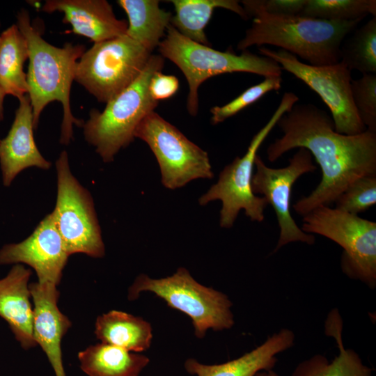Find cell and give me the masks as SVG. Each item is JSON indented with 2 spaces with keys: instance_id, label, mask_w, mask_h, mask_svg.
I'll return each mask as SVG.
<instances>
[{
  "instance_id": "cell-1",
  "label": "cell",
  "mask_w": 376,
  "mask_h": 376,
  "mask_svg": "<svg viewBox=\"0 0 376 376\" xmlns=\"http://www.w3.org/2000/svg\"><path fill=\"white\" fill-rule=\"evenodd\" d=\"M276 125L283 135L268 146L269 162L303 148L321 169L317 187L293 205L302 217L318 207L329 206L356 179L376 174V132L366 130L355 135L338 133L331 116L311 103L295 104Z\"/></svg>"
},
{
  "instance_id": "cell-2",
  "label": "cell",
  "mask_w": 376,
  "mask_h": 376,
  "mask_svg": "<svg viewBox=\"0 0 376 376\" xmlns=\"http://www.w3.org/2000/svg\"><path fill=\"white\" fill-rule=\"evenodd\" d=\"M16 24L26 38L29 47L26 80L33 128L36 129L45 107L53 101H59L63 110L60 142L68 145L73 137L72 125L84 124L82 120L73 116L70 97L76 65L86 51L85 46L66 42L58 47L49 44L31 23L29 14L24 9L17 13Z\"/></svg>"
},
{
  "instance_id": "cell-3",
  "label": "cell",
  "mask_w": 376,
  "mask_h": 376,
  "mask_svg": "<svg viewBox=\"0 0 376 376\" xmlns=\"http://www.w3.org/2000/svg\"><path fill=\"white\" fill-rule=\"evenodd\" d=\"M362 20L333 21L299 15L259 13L253 17L237 49L269 45L298 56L312 65H333L340 60L343 40Z\"/></svg>"
},
{
  "instance_id": "cell-4",
  "label": "cell",
  "mask_w": 376,
  "mask_h": 376,
  "mask_svg": "<svg viewBox=\"0 0 376 376\" xmlns=\"http://www.w3.org/2000/svg\"><path fill=\"white\" fill-rule=\"evenodd\" d=\"M158 49L162 56L175 63L184 74L189 86L187 109L193 116L198 111V88L210 77L232 72L252 73L265 78L282 75L281 67L271 58L248 49L240 55L230 50H216L185 37L171 24Z\"/></svg>"
},
{
  "instance_id": "cell-5",
  "label": "cell",
  "mask_w": 376,
  "mask_h": 376,
  "mask_svg": "<svg viewBox=\"0 0 376 376\" xmlns=\"http://www.w3.org/2000/svg\"><path fill=\"white\" fill-rule=\"evenodd\" d=\"M164 58L152 54L139 77L106 103L103 111L91 110L83 125L84 136L104 162L113 161L121 148L133 141L139 124L157 107L159 102L152 98L148 88L154 73L162 71Z\"/></svg>"
},
{
  "instance_id": "cell-6",
  "label": "cell",
  "mask_w": 376,
  "mask_h": 376,
  "mask_svg": "<svg viewBox=\"0 0 376 376\" xmlns=\"http://www.w3.org/2000/svg\"><path fill=\"white\" fill-rule=\"evenodd\" d=\"M142 292L154 293L171 308L187 315L198 338H203L209 329L222 331L234 325L233 304L228 297L199 283L185 267L160 279L140 274L128 290V299H137Z\"/></svg>"
},
{
  "instance_id": "cell-7",
  "label": "cell",
  "mask_w": 376,
  "mask_h": 376,
  "mask_svg": "<svg viewBox=\"0 0 376 376\" xmlns=\"http://www.w3.org/2000/svg\"><path fill=\"white\" fill-rule=\"evenodd\" d=\"M298 101L299 97L294 93L285 92L268 122L253 136L246 153L226 166L217 182L199 198L201 205L215 200L221 201L219 219L221 228H231L242 210L251 221L264 220L267 202L264 197L254 194L251 187L255 159L260 146L279 118Z\"/></svg>"
},
{
  "instance_id": "cell-8",
  "label": "cell",
  "mask_w": 376,
  "mask_h": 376,
  "mask_svg": "<svg viewBox=\"0 0 376 376\" xmlns=\"http://www.w3.org/2000/svg\"><path fill=\"white\" fill-rule=\"evenodd\" d=\"M151 55L126 34L94 43L77 61L74 81L107 103L134 81Z\"/></svg>"
},
{
  "instance_id": "cell-9",
  "label": "cell",
  "mask_w": 376,
  "mask_h": 376,
  "mask_svg": "<svg viewBox=\"0 0 376 376\" xmlns=\"http://www.w3.org/2000/svg\"><path fill=\"white\" fill-rule=\"evenodd\" d=\"M306 233L324 236L340 246V265L348 277L376 286V223L357 214L318 207L303 217L301 228Z\"/></svg>"
},
{
  "instance_id": "cell-10",
  "label": "cell",
  "mask_w": 376,
  "mask_h": 376,
  "mask_svg": "<svg viewBox=\"0 0 376 376\" xmlns=\"http://www.w3.org/2000/svg\"><path fill=\"white\" fill-rule=\"evenodd\" d=\"M56 167L57 198L52 215L68 253L103 257L104 245L92 197L72 174L66 151L61 153Z\"/></svg>"
},
{
  "instance_id": "cell-11",
  "label": "cell",
  "mask_w": 376,
  "mask_h": 376,
  "mask_svg": "<svg viewBox=\"0 0 376 376\" xmlns=\"http://www.w3.org/2000/svg\"><path fill=\"white\" fill-rule=\"evenodd\" d=\"M134 137L145 141L153 152L166 188L175 189L193 180L213 178L207 152L155 111L141 121Z\"/></svg>"
},
{
  "instance_id": "cell-12",
  "label": "cell",
  "mask_w": 376,
  "mask_h": 376,
  "mask_svg": "<svg viewBox=\"0 0 376 376\" xmlns=\"http://www.w3.org/2000/svg\"><path fill=\"white\" fill-rule=\"evenodd\" d=\"M259 53L276 61L315 91L330 110L337 132L355 135L367 129L361 121L352 100L351 71L342 62L329 65H312L300 61L285 50L258 47Z\"/></svg>"
},
{
  "instance_id": "cell-13",
  "label": "cell",
  "mask_w": 376,
  "mask_h": 376,
  "mask_svg": "<svg viewBox=\"0 0 376 376\" xmlns=\"http://www.w3.org/2000/svg\"><path fill=\"white\" fill-rule=\"evenodd\" d=\"M254 166L251 187L254 194H262L267 204L275 211L279 237L274 251L290 242H301L307 244L315 242V237L306 233L296 224L290 213V201L294 183L302 175L316 169L311 154L306 149L298 148L288 159V164L283 168L267 166L257 155Z\"/></svg>"
},
{
  "instance_id": "cell-14",
  "label": "cell",
  "mask_w": 376,
  "mask_h": 376,
  "mask_svg": "<svg viewBox=\"0 0 376 376\" xmlns=\"http://www.w3.org/2000/svg\"><path fill=\"white\" fill-rule=\"evenodd\" d=\"M68 257L52 213L26 239L0 249V265L24 263L36 271L38 282L56 285L60 283Z\"/></svg>"
},
{
  "instance_id": "cell-15",
  "label": "cell",
  "mask_w": 376,
  "mask_h": 376,
  "mask_svg": "<svg viewBox=\"0 0 376 376\" xmlns=\"http://www.w3.org/2000/svg\"><path fill=\"white\" fill-rule=\"evenodd\" d=\"M56 287L39 282L29 285L33 302V336L46 354L56 376H65L61 343L71 322L58 307L59 291Z\"/></svg>"
},
{
  "instance_id": "cell-16",
  "label": "cell",
  "mask_w": 376,
  "mask_h": 376,
  "mask_svg": "<svg viewBox=\"0 0 376 376\" xmlns=\"http://www.w3.org/2000/svg\"><path fill=\"white\" fill-rule=\"evenodd\" d=\"M41 10L63 13V23L70 24L74 33L94 43L125 35L127 29V22L118 19L106 0H47Z\"/></svg>"
},
{
  "instance_id": "cell-17",
  "label": "cell",
  "mask_w": 376,
  "mask_h": 376,
  "mask_svg": "<svg viewBox=\"0 0 376 376\" xmlns=\"http://www.w3.org/2000/svg\"><path fill=\"white\" fill-rule=\"evenodd\" d=\"M19 102L11 127L7 136L0 139V166L6 187H9L17 175L28 167L48 169L51 166L34 141L33 109L28 94Z\"/></svg>"
},
{
  "instance_id": "cell-18",
  "label": "cell",
  "mask_w": 376,
  "mask_h": 376,
  "mask_svg": "<svg viewBox=\"0 0 376 376\" xmlns=\"http://www.w3.org/2000/svg\"><path fill=\"white\" fill-rule=\"evenodd\" d=\"M295 340L294 332L283 328L235 359L221 364L205 365L189 359L185 368L188 373L196 376H255L260 372L272 370L277 362L276 356L292 347Z\"/></svg>"
},
{
  "instance_id": "cell-19",
  "label": "cell",
  "mask_w": 376,
  "mask_h": 376,
  "mask_svg": "<svg viewBox=\"0 0 376 376\" xmlns=\"http://www.w3.org/2000/svg\"><path fill=\"white\" fill-rule=\"evenodd\" d=\"M31 275L29 269L15 264L0 279V317L24 350L37 345L33 336V308L29 288Z\"/></svg>"
},
{
  "instance_id": "cell-20",
  "label": "cell",
  "mask_w": 376,
  "mask_h": 376,
  "mask_svg": "<svg viewBox=\"0 0 376 376\" xmlns=\"http://www.w3.org/2000/svg\"><path fill=\"white\" fill-rule=\"evenodd\" d=\"M327 335L334 337L339 349L331 361L322 354H315L300 362L291 376H373V369L364 365L359 354L345 349L342 341V320L337 309L331 311L326 320Z\"/></svg>"
},
{
  "instance_id": "cell-21",
  "label": "cell",
  "mask_w": 376,
  "mask_h": 376,
  "mask_svg": "<svg viewBox=\"0 0 376 376\" xmlns=\"http://www.w3.org/2000/svg\"><path fill=\"white\" fill-rule=\"evenodd\" d=\"M95 334L102 343L141 352L150 347L152 329L142 318L113 310L97 318Z\"/></svg>"
},
{
  "instance_id": "cell-22",
  "label": "cell",
  "mask_w": 376,
  "mask_h": 376,
  "mask_svg": "<svg viewBox=\"0 0 376 376\" xmlns=\"http://www.w3.org/2000/svg\"><path fill=\"white\" fill-rule=\"evenodd\" d=\"M127 15L126 35L151 53L159 46L171 24L172 14L158 0H118Z\"/></svg>"
},
{
  "instance_id": "cell-23",
  "label": "cell",
  "mask_w": 376,
  "mask_h": 376,
  "mask_svg": "<svg viewBox=\"0 0 376 376\" xmlns=\"http://www.w3.org/2000/svg\"><path fill=\"white\" fill-rule=\"evenodd\" d=\"M175 9L171 25L185 37L202 45L210 46L205 29L214 10L224 8L247 19L242 6L237 0H170Z\"/></svg>"
},
{
  "instance_id": "cell-24",
  "label": "cell",
  "mask_w": 376,
  "mask_h": 376,
  "mask_svg": "<svg viewBox=\"0 0 376 376\" xmlns=\"http://www.w3.org/2000/svg\"><path fill=\"white\" fill-rule=\"evenodd\" d=\"M78 359L88 376H138L150 361L145 355L102 343L79 352Z\"/></svg>"
},
{
  "instance_id": "cell-25",
  "label": "cell",
  "mask_w": 376,
  "mask_h": 376,
  "mask_svg": "<svg viewBox=\"0 0 376 376\" xmlns=\"http://www.w3.org/2000/svg\"><path fill=\"white\" fill-rule=\"evenodd\" d=\"M29 55L26 39L17 24L0 34V88L6 95L19 100L28 94L24 65Z\"/></svg>"
},
{
  "instance_id": "cell-26",
  "label": "cell",
  "mask_w": 376,
  "mask_h": 376,
  "mask_svg": "<svg viewBox=\"0 0 376 376\" xmlns=\"http://www.w3.org/2000/svg\"><path fill=\"white\" fill-rule=\"evenodd\" d=\"M340 58L350 71L376 74V17L346 36L340 46Z\"/></svg>"
},
{
  "instance_id": "cell-27",
  "label": "cell",
  "mask_w": 376,
  "mask_h": 376,
  "mask_svg": "<svg viewBox=\"0 0 376 376\" xmlns=\"http://www.w3.org/2000/svg\"><path fill=\"white\" fill-rule=\"evenodd\" d=\"M299 15L333 21L376 17L375 0H306Z\"/></svg>"
},
{
  "instance_id": "cell-28",
  "label": "cell",
  "mask_w": 376,
  "mask_h": 376,
  "mask_svg": "<svg viewBox=\"0 0 376 376\" xmlns=\"http://www.w3.org/2000/svg\"><path fill=\"white\" fill-rule=\"evenodd\" d=\"M282 84L281 77H265V79L242 92L232 101L223 106H215L210 109L211 123L217 125L236 115L237 113L256 102L266 93L278 91Z\"/></svg>"
},
{
  "instance_id": "cell-29",
  "label": "cell",
  "mask_w": 376,
  "mask_h": 376,
  "mask_svg": "<svg viewBox=\"0 0 376 376\" xmlns=\"http://www.w3.org/2000/svg\"><path fill=\"white\" fill-rule=\"evenodd\" d=\"M335 208L357 214L376 203V174L360 177L336 198Z\"/></svg>"
},
{
  "instance_id": "cell-30",
  "label": "cell",
  "mask_w": 376,
  "mask_h": 376,
  "mask_svg": "<svg viewBox=\"0 0 376 376\" xmlns=\"http://www.w3.org/2000/svg\"><path fill=\"white\" fill-rule=\"evenodd\" d=\"M351 91L361 121L368 130L376 132V74L352 79Z\"/></svg>"
},
{
  "instance_id": "cell-31",
  "label": "cell",
  "mask_w": 376,
  "mask_h": 376,
  "mask_svg": "<svg viewBox=\"0 0 376 376\" xmlns=\"http://www.w3.org/2000/svg\"><path fill=\"white\" fill-rule=\"evenodd\" d=\"M306 0H243L240 1L248 18L259 13L299 15Z\"/></svg>"
},
{
  "instance_id": "cell-32",
  "label": "cell",
  "mask_w": 376,
  "mask_h": 376,
  "mask_svg": "<svg viewBox=\"0 0 376 376\" xmlns=\"http://www.w3.org/2000/svg\"><path fill=\"white\" fill-rule=\"evenodd\" d=\"M149 93L157 102L173 96L179 88L178 79L174 75H165L157 71L152 75L149 84Z\"/></svg>"
},
{
  "instance_id": "cell-33",
  "label": "cell",
  "mask_w": 376,
  "mask_h": 376,
  "mask_svg": "<svg viewBox=\"0 0 376 376\" xmlns=\"http://www.w3.org/2000/svg\"><path fill=\"white\" fill-rule=\"evenodd\" d=\"M6 93L0 88V121L3 119V102Z\"/></svg>"
},
{
  "instance_id": "cell-34",
  "label": "cell",
  "mask_w": 376,
  "mask_h": 376,
  "mask_svg": "<svg viewBox=\"0 0 376 376\" xmlns=\"http://www.w3.org/2000/svg\"><path fill=\"white\" fill-rule=\"evenodd\" d=\"M266 376H279L275 371L270 370L266 371Z\"/></svg>"
},
{
  "instance_id": "cell-35",
  "label": "cell",
  "mask_w": 376,
  "mask_h": 376,
  "mask_svg": "<svg viewBox=\"0 0 376 376\" xmlns=\"http://www.w3.org/2000/svg\"><path fill=\"white\" fill-rule=\"evenodd\" d=\"M255 376H266V371H262L257 373Z\"/></svg>"
},
{
  "instance_id": "cell-36",
  "label": "cell",
  "mask_w": 376,
  "mask_h": 376,
  "mask_svg": "<svg viewBox=\"0 0 376 376\" xmlns=\"http://www.w3.org/2000/svg\"><path fill=\"white\" fill-rule=\"evenodd\" d=\"M0 27H1V22H0Z\"/></svg>"
}]
</instances>
